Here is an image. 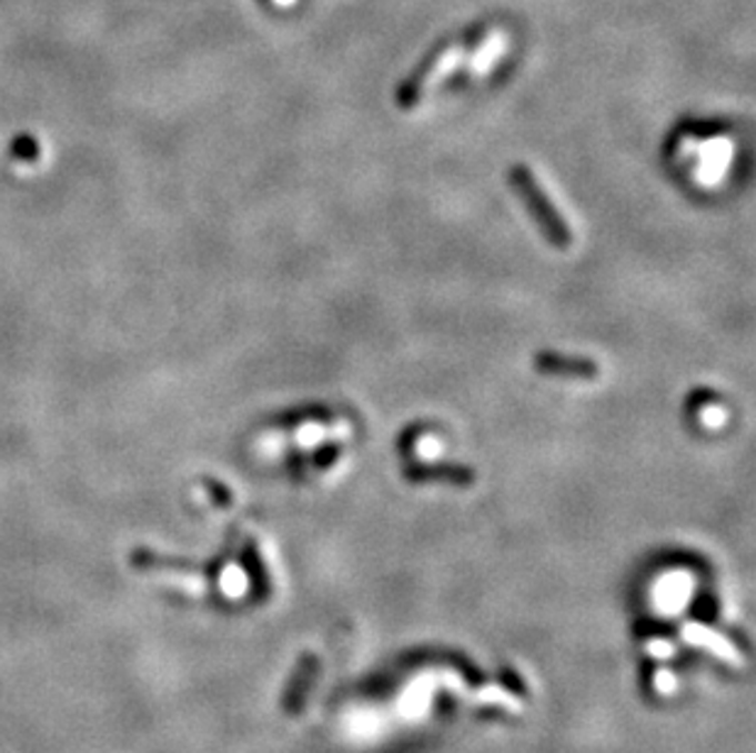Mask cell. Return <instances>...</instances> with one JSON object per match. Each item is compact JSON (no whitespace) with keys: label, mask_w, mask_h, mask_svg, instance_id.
I'll use <instances>...</instances> for the list:
<instances>
[{"label":"cell","mask_w":756,"mask_h":753,"mask_svg":"<svg viewBox=\"0 0 756 753\" xmlns=\"http://www.w3.org/2000/svg\"><path fill=\"white\" fill-rule=\"evenodd\" d=\"M534 368L548 376H568V380H597L599 368L591 358L561 355V352H536Z\"/></svg>","instance_id":"4"},{"label":"cell","mask_w":756,"mask_h":753,"mask_svg":"<svg viewBox=\"0 0 756 753\" xmlns=\"http://www.w3.org/2000/svg\"><path fill=\"white\" fill-rule=\"evenodd\" d=\"M319 659L316 655H304L302 661H299L296 671L290 680V685L284 690V697H282V707L286 714H299L304 707V700L309 695L311 685H314V677L319 673Z\"/></svg>","instance_id":"5"},{"label":"cell","mask_w":756,"mask_h":753,"mask_svg":"<svg viewBox=\"0 0 756 753\" xmlns=\"http://www.w3.org/2000/svg\"><path fill=\"white\" fill-rule=\"evenodd\" d=\"M510 184L517 191V197L526 205V211L532 213L534 223L542 230L544 238L551 245L558 250H568L573 245V233L568 223L563 221V215L556 211V205L551 203L548 193L538 184V179L526 164H514L510 172Z\"/></svg>","instance_id":"1"},{"label":"cell","mask_w":756,"mask_h":753,"mask_svg":"<svg viewBox=\"0 0 756 753\" xmlns=\"http://www.w3.org/2000/svg\"><path fill=\"white\" fill-rule=\"evenodd\" d=\"M130 565L140 573H158V570H172V573H184V575H201V578H209L215 580L221 575L223 570V558H215V561L209 563H199V561H191V558H179V555H164L158 553L152 549H145V545H140L133 553H130Z\"/></svg>","instance_id":"2"},{"label":"cell","mask_w":756,"mask_h":753,"mask_svg":"<svg viewBox=\"0 0 756 753\" xmlns=\"http://www.w3.org/2000/svg\"><path fill=\"white\" fill-rule=\"evenodd\" d=\"M451 54V47H439V50L431 52L422 64H419L410 77H406L402 83H400V89H397V106L404 108V111H410V108H414L419 103V99H422V93L424 89L431 83V79H434L439 74V69L443 67V62H446Z\"/></svg>","instance_id":"3"},{"label":"cell","mask_w":756,"mask_h":753,"mask_svg":"<svg viewBox=\"0 0 756 753\" xmlns=\"http://www.w3.org/2000/svg\"><path fill=\"white\" fill-rule=\"evenodd\" d=\"M404 478L410 482H448L458 488L475 484V472L463 465H410L404 470Z\"/></svg>","instance_id":"6"},{"label":"cell","mask_w":756,"mask_h":753,"mask_svg":"<svg viewBox=\"0 0 756 753\" xmlns=\"http://www.w3.org/2000/svg\"><path fill=\"white\" fill-rule=\"evenodd\" d=\"M243 568H245V575L252 585V598L262 600L270 590V578H268V570L262 565V558L258 553V545L255 541H248L245 549H243Z\"/></svg>","instance_id":"7"},{"label":"cell","mask_w":756,"mask_h":753,"mask_svg":"<svg viewBox=\"0 0 756 753\" xmlns=\"http://www.w3.org/2000/svg\"><path fill=\"white\" fill-rule=\"evenodd\" d=\"M203 488L209 490L211 494V500L215 506H231L233 504V494L231 490L225 488V484H221L219 480H203Z\"/></svg>","instance_id":"9"},{"label":"cell","mask_w":756,"mask_h":753,"mask_svg":"<svg viewBox=\"0 0 756 753\" xmlns=\"http://www.w3.org/2000/svg\"><path fill=\"white\" fill-rule=\"evenodd\" d=\"M10 154H13L18 162H38L40 142L32 135H18L13 142H10Z\"/></svg>","instance_id":"8"}]
</instances>
